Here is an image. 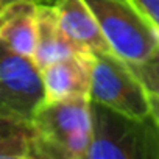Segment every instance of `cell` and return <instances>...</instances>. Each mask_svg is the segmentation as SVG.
<instances>
[{
	"mask_svg": "<svg viewBox=\"0 0 159 159\" xmlns=\"http://www.w3.org/2000/svg\"><path fill=\"white\" fill-rule=\"evenodd\" d=\"M31 131V159H86L92 143L91 98L44 102Z\"/></svg>",
	"mask_w": 159,
	"mask_h": 159,
	"instance_id": "1",
	"label": "cell"
},
{
	"mask_svg": "<svg viewBox=\"0 0 159 159\" xmlns=\"http://www.w3.org/2000/svg\"><path fill=\"white\" fill-rule=\"evenodd\" d=\"M92 143L86 159H159V128L153 117H129L91 102Z\"/></svg>",
	"mask_w": 159,
	"mask_h": 159,
	"instance_id": "2",
	"label": "cell"
},
{
	"mask_svg": "<svg viewBox=\"0 0 159 159\" xmlns=\"http://www.w3.org/2000/svg\"><path fill=\"white\" fill-rule=\"evenodd\" d=\"M111 50L129 64L145 61L159 34L128 0H86Z\"/></svg>",
	"mask_w": 159,
	"mask_h": 159,
	"instance_id": "3",
	"label": "cell"
},
{
	"mask_svg": "<svg viewBox=\"0 0 159 159\" xmlns=\"http://www.w3.org/2000/svg\"><path fill=\"white\" fill-rule=\"evenodd\" d=\"M89 98L129 117L150 116L148 92L129 64L114 52L95 53Z\"/></svg>",
	"mask_w": 159,
	"mask_h": 159,
	"instance_id": "4",
	"label": "cell"
},
{
	"mask_svg": "<svg viewBox=\"0 0 159 159\" xmlns=\"http://www.w3.org/2000/svg\"><path fill=\"white\" fill-rule=\"evenodd\" d=\"M45 102L41 69L0 42V119L31 123Z\"/></svg>",
	"mask_w": 159,
	"mask_h": 159,
	"instance_id": "5",
	"label": "cell"
},
{
	"mask_svg": "<svg viewBox=\"0 0 159 159\" xmlns=\"http://www.w3.org/2000/svg\"><path fill=\"white\" fill-rule=\"evenodd\" d=\"M94 53H78L41 70L45 102L89 97Z\"/></svg>",
	"mask_w": 159,
	"mask_h": 159,
	"instance_id": "6",
	"label": "cell"
},
{
	"mask_svg": "<svg viewBox=\"0 0 159 159\" xmlns=\"http://www.w3.org/2000/svg\"><path fill=\"white\" fill-rule=\"evenodd\" d=\"M66 36L91 53L112 52L86 0H56L53 3Z\"/></svg>",
	"mask_w": 159,
	"mask_h": 159,
	"instance_id": "7",
	"label": "cell"
},
{
	"mask_svg": "<svg viewBox=\"0 0 159 159\" xmlns=\"http://www.w3.org/2000/svg\"><path fill=\"white\" fill-rule=\"evenodd\" d=\"M38 5L36 0H11L0 7V42L28 58L36 45Z\"/></svg>",
	"mask_w": 159,
	"mask_h": 159,
	"instance_id": "8",
	"label": "cell"
},
{
	"mask_svg": "<svg viewBox=\"0 0 159 159\" xmlns=\"http://www.w3.org/2000/svg\"><path fill=\"white\" fill-rule=\"evenodd\" d=\"M78 53H91L80 48L72 42L59 25L56 10L52 3L38 5V25H36V45L31 59L42 70L47 66L61 61L64 58L78 55Z\"/></svg>",
	"mask_w": 159,
	"mask_h": 159,
	"instance_id": "9",
	"label": "cell"
},
{
	"mask_svg": "<svg viewBox=\"0 0 159 159\" xmlns=\"http://www.w3.org/2000/svg\"><path fill=\"white\" fill-rule=\"evenodd\" d=\"M31 123H17L0 134V159H31Z\"/></svg>",
	"mask_w": 159,
	"mask_h": 159,
	"instance_id": "10",
	"label": "cell"
},
{
	"mask_svg": "<svg viewBox=\"0 0 159 159\" xmlns=\"http://www.w3.org/2000/svg\"><path fill=\"white\" fill-rule=\"evenodd\" d=\"M129 64V62H128ZM148 95L159 98V47L142 62L129 64Z\"/></svg>",
	"mask_w": 159,
	"mask_h": 159,
	"instance_id": "11",
	"label": "cell"
},
{
	"mask_svg": "<svg viewBox=\"0 0 159 159\" xmlns=\"http://www.w3.org/2000/svg\"><path fill=\"white\" fill-rule=\"evenodd\" d=\"M159 34V0H128Z\"/></svg>",
	"mask_w": 159,
	"mask_h": 159,
	"instance_id": "12",
	"label": "cell"
},
{
	"mask_svg": "<svg viewBox=\"0 0 159 159\" xmlns=\"http://www.w3.org/2000/svg\"><path fill=\"white\" fill-rule=\"evenodd\" d=\"M150 116L159 128V98L154 95H150Z\"/></svg>",
	"mask_w": 159,
	"mask_h": 159,
	"instance_id": "13",
	"label": "cell"
},
{
	"mask_svg": "<svg viewBox=\"0 0 159 159\" xmlns=\"http://www.w3.org/2000/svg\"><path fill=\"white\" fill-rule=\"evenodd\" d=\"M17 123H20V122H13V120H7V119H0V134L8 131L13 126H16Z\"/></svg>",
	"mask_w": 159,
	"mask_h": 159,
	"instance_id": "14",
	"label": "cell"
},
{
	"mask_svg": "<svg viewBox=\"0 0 159 159\" xmlns=\"http://www.w3.org/2000/svg\"><path fill=\"white\" fill-rule=\"evenodd\" d=\"M55 2H56V0H38V3H52V5Z\"/></svg>",
	"mask_w": 159,
	"mask_h": 159,
	"instance_id": "15",
	"label": "cell"
},
{
	"mask_svg": "<svg viewBox=\"0 0 159 159\" xmlns=\"http://www.w3.org/2000/svg\"><path fill=\"white\" fill-rule=\"evenodd\" d=\"M7 2H11V0H0V3H2V5H3V3H7ZM36 2H38V0H36Z\"/></svg>",
	"mask_w": 159,
	"mask_h": 159,
	"instance_id": "16",
	"label": "cell"
},
{
	"mask_svg": "<svg viewBox=\"0 0 159 159\" xmlns=\"http://www.w3.org/2000/svg\"><path fill=\"white\" fill-rule=\"evenodd\" d=\"M0 7H2V3H0Z\"/></svg>",
	"mask_w": 159,
	"mask_h": 159,
	"instance_id": "17",
	"label": "cell"
}]
</instances>
